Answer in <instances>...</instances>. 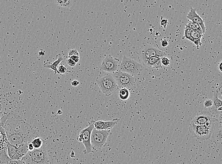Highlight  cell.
Wrapping results in <instances>:
<instances>
[{
	"instance_id": "4",
	"label": "cell",
	"mask_w": 222,
	"mask_h": 164,
	"mask_svg": "<svg viewBox=\"0 0 222 164\" xmlns=\"http://www.w3.org/2000/svg\"><path fill=\"white\" fill-rule=\"evenodd\" d=\"M110 130H98L93 128L91 136V145L93 151H98L106 145Z\"/></svg>"
},
{
	"instance_id": "9",
	"label": "cell",
	"mask_w": 222,
	"mask_h": 164,
	"mask_svg": "<svg viewBox=\"0 0 222 164\" xmlns=\"http://www.w3.org/2000/svg\"><path fill=\"white\" fill-rule=\"evenodd\" d=\"M120 64L119 59L113 58L109 55L102 60L101 68L104 71L113 74L119 70Z\"/></svg>"
},
{
	"instance_id": "11",
	"label": "cell",
	"mask_w": 222,
	"mask_h": 164,
	"mask_svg": "<svg viewBox=\"0 0 222 164\" xmlns=\"http://www.w3.org/2000/svg\"><path fill=\"white\" fill-rule=\"evenodd\" d=\"M187 18L189 20H191L192 22L196 23L200 25L201 28L203 35L205 34L206 31V28L205 25V22L201 17L197 13L196 9L191 6L190 11L187 14Z\"/></svg>"
},
{
	"instance_id": "30",
	"label": "cell",
	"mask_w": 222,
	"mask_h": 164,
	"mask_svg": "<svg viewBox=\"0 0 222 164\" xmlns=\"http://www.w3.org/2000/svg\"><path fill=\"white\" fill-rule=\"evenodd\" d=\"M69 58L72 59L73 61H74L76 63V64L80 60V56H77V55H72L71 57H69Z\"/></svg>"
},
{
	"instance_id": "16",
	"label": "cell",
	"mask_w": 222,
	"mask_h": 164,
	"mask_svg": "<svg viewBox=\"0 0 222 164\" xmlns=\"http://www.w3.org/2000/svg\"><path fill=\"white\" fill-rule=\"evenodd\" d=\"M161 58H162L157 56L151 57L148 60L145 66L154 68H161L162 65L161 63Z\"/></svg>"
},
{
	"instance_id": "18",
	"label": "cell",
	"mask_w": 222,
	"mask_h": 164,
	"mask_svg": "<svg viewBox=\"0 0 222 164\" xmlns=\"http://www.w3.org/2000/svg\"><path fill=\"white\" fill-rule=\"evenodd\" d=\"M28 143H22L21 145H19L17 147V151L19 156L21 159L25 155L27 154L28 150Z\"/></svg>"
},
{
	"instance_id": "22",
	"label": "cell",
	"mask_w": 222,
	"mask_h": 164,
	"mask_svg": "<svg viewBox=\"0 0 222 164\" xmlns=\"http://www.w3.org/2000/svg\"><path fill=\"white\" fill-rule=\"evenodd\" d=\"M57 5L62 7H70L72 5V0H55Z\"/></svg>"
},
{
	"instance_id": "35",
	"label": "cell",
	"mask_w": 222,
	"mask_h": 164,
	"mask_svg": "<svg viewBox=\"0 0 222 164\" xmlns=\"http://www.w3.org/2000/svg\"><path fill=\"white\" fill-rule=\"evenodd\" d=\"M219 69L220 70V71L222 72V63L220 62V63L219 64Z\"/></svg>"
},
{
	"instance_id": "5",
	"label": "cell",
	"mask_w": 222,
	"mask_h": 164,
	"mask_svg": "<svg viewBox=\"0 0 222 164\" xmlns=\"http://www.w3.org/2000/svg\"><path fill=\"white\" fill-rule=\"evenodd\" d=\"M214 124L210 126L206 125H196L190 123L189 130L192 136L200 140H206L209 139L214 130Z\"/></svg>"
},
{
	"instance_id": "33",
	"label": "cell",
	"mask_w": 222,
	"mask_h": 164,
	"mask_svg": "<svg viewBox=\"0 0 222 164\" xmlns=\"http://www.w3.org/2000/svg\"><path fill=\"white\" fill-rule=\"evenodd\" d=\"M28 151H32L35 149L33 145L31 142L28 143Z\"/></svg>"
},
{
	"instance_id": "36",
	"label": "cell",
	"mask_w": 222,
	"mask_h": 164,
	"mask_svg": "<svg viewBox=\"0 0 222 164\" xmlns=\"http://www.w3.org/2000/svg\"><path fill=\"white\" fill-rule=\"evenodd\" d=\"M70 156L71 157H73V158L75 157V153L74 152V151H72L71 153Z\"/></svg>"
},
{
	"instance_id": "31",
	"label": "cell",
	"mask_w": 222,
	"mask_h": 164,
	"mask_svg": "<svg viewBox=\"0 0 222 164\" xmlns=\"http://www.w3.org/2000/svg\"><path fill=\"white\" fill-rule=\"evenodd\" d=\"M67 64L71 67H74L76 65V63L74 61L69 58H68V59H67Z\"/></svg>"
},
{
	"instance_id": "17",
	"label": "cell",
	"mask_w": 222,
	"mask_h": 164,
	"mask_svg": "<svg viewBox=\"0 0 222 164\" xmlns=\"http://www.w3.org/2000/svg\"><path fill=\"white\" fill-rule=\"evenodd\" d=\"M203 34L200 32L196 30H192L191 32V36L192 39V42L197 46V48H199L202 45V37H203Z\"/></svg>"
},
{
	"instance_id": "39",
	"label": "cell",
	"mask_w": 222,
	"mask_h": 164,
	"mask_svg": "<svg viewBox=\"0 0 222 164\" xmlns=\"http://www.w3.org/2000/svg\"><path fill=\"white\" fill-rule=\"evenodd\" d=\"M1 109H2V105L0 103V112L1 111Z\"/></svg>"
},
{
	"instance_id": "10",
	"label": "cell",
	"mask_w": 222,
	"mask_h": 164,
	"mask_svg": "<svg viewBox=\"0 0 222 164\" xmlns=\"http://www.w3.org/2000/svg\"><path fill=\"white\" fill-rule=\"evenodd\" d=\"M140 56L144 64L146 65V63L150 58L154 56L162 58L165 57V53L164 51L155 46H147L141 50Z\"/></svg>"
},
{
	"instance_id": "28",
	"label": "cell",
	"mask_w": 222,
	"mask_h": 164,
	"mask_svg": "<svg viewBox=\"0 0 222 164\" xmlns=\"http://www.w3.org/2000/svg\"><path fill=\"white\" fill-rule=\"evenodd\" d=\"M68 58L72 56V55H77V56H80L79 53L78 51L76 49H71L68 51Z\"/></svg>"
},
{
	"instance_id": "38",
	"label": "cell",
	"mask_w": 222,
	"mask_h": 164,
	"mask_svg": "<svg viewBox=\"0 0 222 164\" xmlns=\"http://www.w3.org/2000/svg\"><path fill=\"white\" fill-rule=\"evenodd\" d=\"M217 110H218V112H222V106L220 107H219L218 109H217Z\"/></svg>"
},
{
	"instance_id": "21",
	"label": "cell",
	"mask_w": 222,
	"mask_h": 164,
	"mask_svg": "<svg viewBox=\"0 0 222 164\" xmlns=\"http://www.w3.org/2000/svg\"><path fill=\"white\" fill-rule=\"evenodd\" d=\"M35 149H39L43 147V140L41 138L39 137H36L31 142Z\"/></svg>"
},
{
	"instance_id": "29",
	"label": "cell",
	"mask_w": 222,
	"mask_h": 164,
	"mask_svg": "<svg viewBox=\"0 0 222 164\" xmlns=\"http://www.w3.org/2000/svg\"><path fill=\"white\" fill-rule=\"evenodd\" d=\"M169 22L168 20L165 19H163L161 21V25L165 29L166 28V27L168 25Z\"/></svg>"
},
{
	"instance_id": "23",
	"label": "cell",
	"mask_w": 222,
	"mask_h": 164,
	"mask_svg": "<svg viewBox=\"0 0 222 164\" xmlns=\"http://www.w3.org/2000/svg\"><path fill=\"white\" fill-rule=\"evenodd\" d=\"M185 26L191 28L192 30H196V31H198L202 33V31L200 26L197 23L192 22L191 20H189L188 23L185 25ZM202 34H203V33H202Z\"/></svg>"
},
{
	"instance_id": "2",
	"label": "cell",
	"mask_w": 222,
	"mask_h": 164,
	"mask_svg": "<svg viewBox=\"0 0 222 164\" xmlns=\"http://www.w3.org/2000/svg\"><path fill=\"white\" fill-rule=\"evenodd\" d=\"M43 147L39 149L28 151L27 154L21 159L23 164H50L47 150Z\"/></svg>"
},
{
	"instance_id": "3",
	"label": "cell",
	"mask_w": 222,
	"mask_h": 164,
	"mask_svg": "<svg viewBox=\"0 0 222 164\" xmlns=\"http://www.w3.org/2000/svg\"><path fill=\"white\" fill-rule=\"evenodd\" d=\"M96 81L100 89L107 97L113 94L118 89L116 81L110 73L97 77Z\"/></svg>"
},
{
	"instance_id": "13",
	"label": "cell",
	"mask_w": 222,
	"mask_h": 164,
	"mask_svg": "<svg viewBox=\"0 0 222 164\" xmlns=\"http://www.w3.org/2000/svg\"><path fill=\"white\" fill-rule=\"evenodd\" d=\"M212 121V116L211 113L206 111H202L196 115L191 122L196 125H203L207 122Z\"/></svg>"
},
{
	"instance_id": "37",
	"label": "cell",
	"mask_w": 222,
	"mask_h": 164,
	"mask_svg": "<svg viewBox=\"0 0 222 164\" xmlns=\"http://www.w3.org/2000/svg\"><path fill=\"white\" fill-rule=\"evenodd\" d=\"M63 113V112L61 111V110H58V111H57V114L59 115H62Z\"/></svg>"
},
{
	"instance_id": "1",
	"label": "cell",
	"mask_w": 222,
	"mask_h": 164,
	"mask_svg": "<svg viewBox=\"0 0 222 164\" xmlns=\"http://www.w3.org/2000/svg\"><path fill=\"white\" fill-rule=\"evenodd\" d=\"M8 142L13 146H18L22 143H28L37 137L36 132L18 116L10 113L4 126Z\"/></svg>"
},
{
	"instance_id": "27",
	"label": "cell",
	"mask_w": 222,
	"mask_h": 164,
	"mask_svg": "<svg viewBox=\"0 0 222 164\" xmlns=\"http://www.w3.org/2000/svg\"><path fill=\"white\" fill-rule=\"evenodd\" d=\"M161 63L164 66L168 67L170 65V60L168 58L164 57L161 58Z\"/></svg>"
},
{
	"instance_id": "20",
	"label": "cell",
	"mask_w": 222,
	"mask_h": 164,
	"mask_svg": "<svg viewBox=\"0 0 222 164\" xmlns=\"http://www.w3.org/2000/svg\"><path fill=\"white\" fill-rule=\"evenodd\" d=\"M219 92L218 91H215L213 94V105L215 107L216 109L222 106V100L218 97Z\"/></svg>"
},
{
	"instance_id": "6",
	"label": "cell",
	"mask_w": 222,
	"mask_h": 164,
	"mask_svg": "<svg viewBox=\"0 0 222 164\" xmlns=\"http://www.w3.org/2000/svg\"><path fill=\"white\" fill-rule=\"evenodd\" d=\"M143 66L136 60L131 58L124 55L120 63L119 70L121 71L127 73L132 76L137 75L142 71Z\"/></svg>"
},
{
	"instance_id": "14",
	"label": "cell",
	"mask_w": 222,
	"mask_h": 164,
	"mask_svg": "<svg viewBox=\"0 0 222 164\" xmlns=\"http://www.w3.org/2000/svg\"><path fill=\"white\" fill-rule=\"evenodd\" d=\"M63 61V58L61 54H58L57 55L56 57V60H54L53 62L45 63L43 66L45 68H48L53 70L55 73V74H57V67L59 66L60 63Z\"/></svg>"
},
{
	"instance_id": "12",
	"label": "cell",
	"mask_w": 222,
	"mask_h": 164,
	"mask_svg": "<svg viewBox=\"0 0 222 164\" xmlns=\"http://www.w3.org/2000/svg\"><path fill=\"white\" fill-rule=\"evenodd\" d=\"M92 124L96 129L98 130H111L118 124L117 120H114L112 121H92Z\"/></svg>"
},
{
	"instance_id": "15",
	"label": "cell",
	"mask_w": 222,
	"mask_h": 164,
	"mask_svg": "<svg viewBox=\"0 0 222 164\" xmlns=\"http://www.w3.org/2000/svg\"><path fill=\"white\" fill-rule=\"evenodd\" d=\"M7 154L11 160H21V158L19 156L17 152V147L16 146L11 145L9 143H7Z\"/></svg>"
},
{
	"instance_id": "19",
	"label": "cell",
	"mask_w": 222,
	"mask_h": 164,
	"mask_svg": "<svg viewBox=\"0 0 222 164\" xmlns=\"http://www.w3.org/2000/svg\"><path fill=\"white\" fill-rule=\"evenodd\" d=\"M118 97L122 101H126L130 97V92L129 89L125 88H120L118 92Z\"/></svg>"
},
{
	"instance_id": "7",
	"label": "cell",
	"mask_w": 222,
	"mask_h": 164,
	"mask_svg": "<svg viewBox=\"0 0 222 164\" xmlns=\"http://www.w3.org/2000/svg\"><path fill=\"white\" fill-rule=\"evenodd\" d=\"M112 75L116 81L118 88H125L129 90L133 88L136 85V79L130 74L118 70Z\"/></svg>"
},
{
	"instance_id": "26",
	"label": "cell",
	"mask_w": 222,
	"mask_h": 164,
	"mask_svg": "<svg viewBox=\"0 0 222 164\" xmlns=\"http://www.w3.org/2000/svg\"><path fill=\"white\" fill-rule=\"evenodd\" d=\"M204 106L206 108L211 107L213 106V100L210 99L206 100L204 103Z\"/></svg>"
},
{
	"instance_id": "34",
	"label": "cell",
	"mask_w": 222,
	"mask_h": 164,
	"mask_svg": "<svg viewBox=\"0 0 222 164\" xmlns=\"http://www.w3.org/2000/svg\"><path fill=\"white\" fill-rule=\"evenodd\" d=\"M80 83L78 81L74 80L71 82V85L73 86H77L79 85Z\"/></svg>"
},
{
	"instance_id": "32",
	"label": "cell",
	"mask_w": 222,
	"mask_h": 164,
	"mask_svg": "<svg viewBox=\"0 0 222 164\" xmlns=\"http://www.w3.org/2000/svg\"><path fill=\"white\" fill-rule=\"evenodd\" d=\"M161 46H162V47H163V48H165V47H166V46H167L169 45V43L167 40H164L161 41Z\"/></svg>"
},
{
	"instance_id": "25",
	"label": "cell",
	"mask_w": 222,
	"mask_h": 164,
	"mask_svg": "<svg viewBox=\"0 0 222 164\" xmlns=\"http://www.w3.org/2000/svg\"><path fill=\"white\" fill-rule=\"evenodd\" d=\"M57 73L58 74H64L65 73L67 72V68H66L65 66H63V65H60L58 66L57 68Z\"/></svg>"
},
{
	"instance_id": "8",
	"label": "cell",
	"mask_w": 222,
	"mask_h": 164,
	"mask_svg": "<svg viewBox=\"0 0 222 164\" xmlns=\"http://www.w3.org/2000/svg\"><path fill=\"white\" fill-rule=\"evenodd\" d=\"M93 128V124H91L88 127L81 130L77 137V141L83 143L85 147L84 154H85L93 152L91 142V133Z\"/></svg>"
},
{
	"instance_id": "24",
	"label": "cell",
	"mask_w": 222,
	"mask_h": 164,
	"mask_svg": "<svg viewBox=\"0 0 222 164\" xmlns=\"http://www.w3.org/2000/svg\"><path fill=\"white\" fill-rule=\"evenodd\" d=\"M192 30L189 28L185 26V28L184 29V35L183 36L182 39H187L188 40L191 41L192 42V39L191 36V32Z\"/></svg>"
}]
</instances>
